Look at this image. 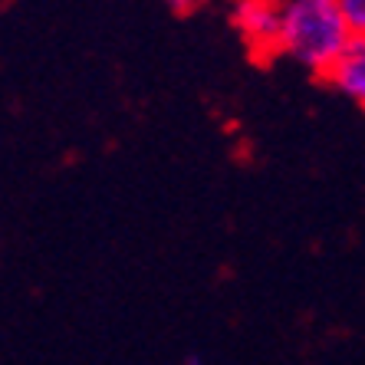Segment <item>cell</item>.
<instances>
[{"label":"cell","instance_id":"cell-1","mask_svg":"<svg viewBox=\"0 0 365 365\" xmlns=\"http://www.w3.org/2000/svg\"><path fill=\"white\" fill-rule=\"evenodd\" d=\"M352 43L339 0H283L280 43L277 53L309 69L316 76H329L332 66Z\"/></svg>","mask_w":365,"mask_h":365},{"label":"cell","instance_id":"cell-2","mask_svg":"<svg viewBox=\"0 0 365 365\" xmlns=\"http://www.w3.org/2000/svg\"><path fill=\"white\" fill-rule=\"evenodd\" d=\"M280 20H283V0H237V7H234V26L250 43V50L257 56L277 53Z\"/></svg>","mask_w":365,"mask_h":365},{"label":"cell","instance_id":"cell-3","mask_svg":"<svg viewBox=\"0 0 365 365\" xmlns=\"http://www.w3.org/2000/svg\"><path fill=\"white\" fill-rule=\"evenodd\" d=\"M326 79L346 99L356 102L359 109H365V36H352L349 50L342 53V60L332 66V73Z\"/></svg>","mask_w":365,"mask_h":365},{"label":"cell","instance_id":"cell-4","mask_svg":"<svg viewBox=\"0 0 365 365\" xmlns=\"http://www.w3.org/2000/svg\"><path fill=\"white\" fill-rule=\"evenodd\" d=\"M339 10L352 36H365V0H339Z\"/></svg>","mask_w":365,"mask_h":365},{"label":"cell","instance_id":"cell-5","mask_svg":"<svg viewBox=\"0 0 365 365\" xmlns=\"http://www.w3.org/2000/svg\"><path fill=\"white\" fill-rule=\"evenodd\" d=\"M175 14H187V10H195L197 7V0H165Z\"/></svg>","mask_w":365,"mask_h":365}]
</instances>
